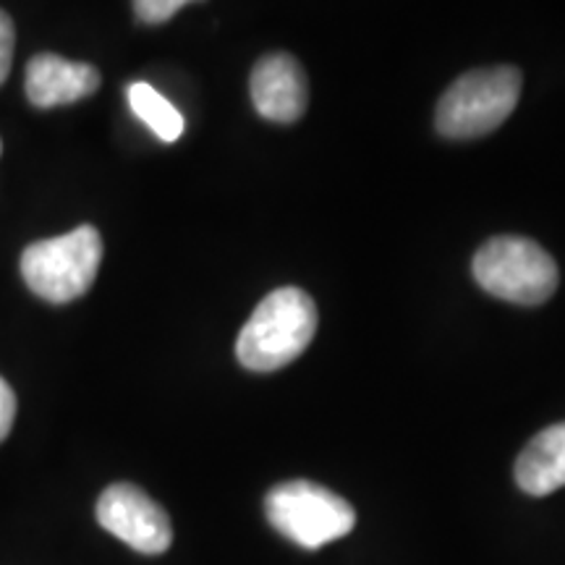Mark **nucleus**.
I'll return each mask as SVG.
<instances>
[{
	"label": "nucleus",
	"mask_w": 565,
	"mask_h": 565,
	"mask_svg": "<svg viewBox=\"0 0 565 565\" xmlns=\"http://www.w3.org/2000/svg\"><path fill=\"white\" fill-rule=\"evenodd\" d=\"M13 419H17V395H13V387L0 377V443L9 437Z\"/></svg>",
	"instance_id": "nucleus-13"
},
{
	"label": "nucleus",
	"mask_w": 565,
	"mask_h": 565,
	"mask_svg": "<svg viewBox=\"0 0 565 565\" xmlns=\"http://www.w3.org/2000/svg\"><path fill=\"white\" fill-rule=\"evenodd\" d=\"M0 150H3V145H0Z\"/></svg>",
	"instance_id": "nucleus-14"
},
{
	"label": "nucleus",
	"mask_w": 565,
	"mask_h": 565,
	"mask_svg": "<svg viewBox=\"0 0 565 565\" xmlns=\"http://www.w3.org/2000/svg\"><path fill=\"white\" fill-rule=\"evenodd\" d=\"M183 0H137L134 3V11L141 21L147 24H162V21L173 19L175 13L183 9Z\"/></svg>",
	"instance_id": "nucleus-11"
},
{
	"label": "nucleus",
	"mask_w": 565,
	"mask_h": 565,
	"mask_svg": "<svg viewBox=\"0 0 565 565\" xmlns=\"http://www.w3.org/2000/svg\"><path fill=\"white\" fill-rule=\"evenodd\" d=\"M317 333L312 296L286 286L257 303L236 341V356L252 372H275L307 351Z\"/></svg>",
	"instance_id": "nucleus-1"
},
{
	"label": "nucleus",
	"mask_w": 565,
	"mask_h": 565,
	"mask_svg": "<svg viewBox=\"0 0 565 565\" xmlns=\"http://www.w3.org/2000/svg\"><path fill=\"white\" fill-rule=\"evenodd\" d=\"M265 513L275 532L303 550H320L356 526V511L349 500L307 479L273 487L265 498Z\"/></svg>",
	"instance_id": "nucleus-5"
},
{
	"label": "nucleus",
	"mask_w": 565,
	"mask_h": 565,
	"mask_svg": "<svg viewBox=\"0 0 565 565\" xmlns=\"http://www.w3.org/2000/svg\"><path fill=\"white\" fill-rule=\"evenodd\" d=\"M521 71L477 68L458 76L437 103L435 126L448 139H477L503 126L521 97Z\"/></svg>",
	"instance_id": "nucleus-2"
},
{
	"label": "nucleus",
	"mask_w": 565,
	"mask_h": 565,
	"mask_svg": "<svg viewBox=\"0 0 565 565\" xmlns=\"http://www.w3.org/2000/svg\"><path fill=\"white\" fill-rule=\"evenodd\" d=\"M103 263V236L79 225L66 236L34 242L21 254V275L32 294L51 303H68L92 288Z\"/></svg>",
	"instance_id": "nucleus-3"
},
{
	"label": "nucleus",
	"mask_w": 565,
	"mask_h": 565,
	"mask_svg": "<svg viewBox=\"0 0 565 565\" xmlns=\"http://www.w3.org/2000/svg\"><path fill=\"white\" fill-rule=\"evenodd\" d=\"M13 42H17V32H13V21H11L9 13L0 9V84L9 79V74H11Z\"/></svg>",
	"instance_id": "nucleus-12"
},
{
	"label": "nucleus",
	"mask_w": 565,
	"mask_h": 565,
	"mask_svg": "<svg viewBox=\"0 0 565 565\" xmlns=\"http://www.w3.org/2000/svg\"><path fill=\"white\" fill-rule=\"evenodd\" d=\"M471 273L487 294L519 307L545 303L561 280L555 259L532 238L521 236L490 238L477 252Z\"/></svg>",
	"instance_id": "nucleus-4"
},
{
	"label": "nucleus",
	"mask_w": 565,
	"mask_h": 565,
	"mask_svg": "<svg viewBox=\"0 0 565 565\" xmlns=\"http://www.w3.org/2000/svg\"><path fill=\"white\" fill-rule=\"evenodd\" d=\"M515 482L526 494L545 498L565 487V422L542 429L515 461Z\"/></svg>",
	"instance_id": "nucleus-9"
},
{
	"label": "nucleus",
	"mask_w": 565,
	"mask_h": 565,
	"mask_svg": "<svg viewBox=\"0 0 565 565\" xmlns=\"http://www.w3.org/2000/svg\"><path fill=\"white\" fill-rule=\"evenodd\" d=\"M97 521L105 532L126 542L141 555H160L171 547L173 526L160 503L137 484L118 482L97 500Z\"/></svg>",
	"instance_id": "nucleus-6"
},
{
	"label": "nucleus",
	"mask_w": 565,
	"mask_h": 565,
	"mask_svg": "<svg viewBox=\"0 0 565 565\" xmlns=\"http://www.w3.org/2000/svg\"><path fill=\"white\" fill-rule=\"evenodd\" d=\"M252 103L273 124L299 121L309 103V84L301 63L288 53H267L252 71Z\"/></svg>",
	"instance_id": "nucleus-7"
},
{
	"label": "nucleus",
	"mask_w": 565,
	"mask_h": 565,
	"mask_svg": "<svg viewBox=\"0 0 565 565\" xmlns=\"http://www.w3.org/2000/svg\"><path fill=\"white\" fill-rule=\"evenodd\" d=\"M131 110L141 124H147L162 141H175L183 134V116L173 103H168L152 84L134 82L126 89Z\"/></svg>",
	"instance_id": "nucleus-10"
},
{
	"label": "nucleus",
	"mask_w": 565,
	"mask_h": 565,
	"mask_svg": "<svg viewBox=\"0 0 565 565\" xmlns=\"http://www.w3.org/2000/svg\"><path fill=\"white\" fill-rule=\"evenodd\" d=\"M100 87V71L89 63H74L55 53L34 55L26 66V97L38 108L79 103Z\"/></svg>",
	"instance_id": "nucleus-8"
}]
</instances>
